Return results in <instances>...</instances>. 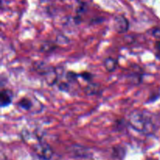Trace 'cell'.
I'll list each match as a JSON object with an SVG mask.
<instances>
[{"label": "cell", "instance_id": "5bb4252c", "mask_svg": "<svg viewBox=\"0 0 160 160\" xmlns=\"http://www.w3.org/2000/svg\"><path fill=\"white\" fill-rule=\"evenodd\" d=\"M115 128L117 131L121 132L123 130L129 126V123H128V120H126L124 119H118L116 120L115 122Z\"/></svg>", "mask_w": 160, "mask_h": 160}, {"label": "cell", "instance_id": "7c38bea8", "mask_svg": "<svg viewBox=\"0 0 160 160\" xmlns=\"http://www.w3.org/2000/svg\"><path fill=\"white\" fill-rule=\"evenodd\" d=\"M16 105L18 108L23 111H31L33 108V102L29 97H23L16 103Z\"/></svg>", "mask_w": 160, "mask_h": 160}, {"label": "cell", "instance_id": "4fadbf2b", "mask_svg": "<svg viewBox=\"0 0 160 160\" xmlns=\"http://www.w3.org/2000/svg\"><path fill=\"white\" fill-rule=\"evenodd\" d=\"M64 78L70 84H71V83H78L79 75H78V73L73 72V71H67V72H65Z\"/></svg>", "mask_w": 160, "mask_h": 160}, {"label": "cell", "instance_id": "6da1fadb", "mask_svg": "<svg viewBox=\"0 0 160 160\" xmlns=\"http://www.w3.org/2000/svg\"><path fill=\"white\" fill-rule=\"evenodd\" d=\"M128 123L133 130L145 135H151L156 131V125L148 113L145 111L134 110L128 117Z\"/></svg>", "mask_w": 160, "mask_h": 160}, {"label": "cell", "instance_id": "9a60e30c", "mask_svg": "<svg viewBox=\"0 0 160 160\" xmlns=\"http://www.w3.org/2000/svg\"><path fill=\"white\" fill-rule=\"evenodd\" d=\"M79 75V78H82L84 81L88 82V83H92V79L94 78V75L90 72H82L78 73Z\"/></svg>", "mask_w": 160, "mask_h": 160}, {"label": "cell", "instance_id": "8fae6325", "mask_svg": "<svg viewBox=\"0 0 160 160\" xmlns=\"http://www.w3.org/2000/svg\"><path fill=\"white\" fill-rule=\"evenodd\" d=\"M103 66L105 69L109 73H112L115 72L118 66L119 61L117 58L112 57V56H108L103 60Z\"/></svg>", "mask_w": 160, "mask_h": 160}, {"label": "cell", "instance_id": "9c48e42d", "mask_svg": "<svg viewBox=\"0 0 160 160\" xmlns=\"http://www.w3.org/2000/svg\"><path fill=\"white\" fill-rule=\"evenodd\" d=\"M59 47V45L56 43V42H52L50 40H45L41 43L39 45V52L45 54H49V53H53L56 49Z\"/></svg>", "mask_w": 160, "mask_h": 160}, {"label": "cell", "instance_id": "52a82bcc", "mask_svg": "<svg viewBox=\"0 0 160 160\" xmlns=\"http://www.w3.org/2000/svg\"><path fill=\"white\" fill-rule=\"evenodd\" d=\"M43 78L48 86H53L57 84L59 77L56 72V67L51 66L46 72V73L43 75Z\"/></svg>", "mask_w": 160, "mask_h": 160}, {"label": "cell", "instance_id": "ac0fdd59", "mask_svg": "<svg viewBox=\"0 0 160 160\" xmlns=\"http://www.w3.org/2000/svg\"><path fill=\"white\" fill-rule=\"evenodd\" d=\"M155 50H156V57L160 61V40H157L154 43Z\"/></svg>", "mask_w": 160, "mask_h": 160}, {"label": "cell", "instance_id": "30bf717a", "mask_svg": "<svg viewBox=\"0 0 160 160\" xmlns=\"http://www.w3.org/2000/svg\"><path fill=\"white\" fill-rule=\"evenodd\" d=\"M127 155V148L122 144H117L112 147V158L116 160H123Z\"/></svg>", "mask_w": 160, "mask_h": 160}, {"label": "cell", "instance_id": "277c9868", "mask_svg": "<svg viewBox=\"0 0 160 160\" xmlns=\"http://www.w3.org/2000/svg\"><path fill=\"white\" fill-rule=\"evenodd\" d=\"M112 28L114 31L118 34H124L129 30L130 22L125 16L117 15L113 19Z\"/></svg>", "mask_w": 160, "mask_h": 160}, {"label": "cell", "instance_id": "ba28073f", "mask_svg": "<svg viewBox=\"0 0 160 160\" xmlns=\"http://www.w3.org/2000/svg\"><path fill=\"white\" fill-rule=\"evenodd\" d=\"M84 93L88 96H100L103 92V89L99 83H89L83 89Z\"/></svg>", "mask_w": 160, "mask_h": 160}, {"label": "cell", "instance_id": "e0dca14e", "mask_svg": "<svg viewBox=\"0 0 160 160\" xmlns=\"http://www.w3.org/2000/svg\"><path fill=\"white\" fill-rule=\"evenodd\" d=\"M159 97H160V93H152L151 95L148 97V98L147 99V100L145 101V104L154 103V102L156 101Z\"/></svg>", "mask_w": 160, "mask_h": 160}, {"label": "cell", "instance_id": "7a4b0ae2", "mask_svg": "<svg viewBox=\"0 0 160 160\" xmlns=\"http://www.w3.org/2000/svg\"><path fill=\"white\" fill-rule=\"evenodd\" d=\"M31 149L36 156L41 160H51L54 155V151L51 145L43 141L32 146Z\"/></svg>", "mask_w": 160, "mask_h": 160}, {"label": "cell", "instance_id": "3957f363", "mask_svg": "<svg viewBox=\"0 0 160 160\" xmlns=\"http://www.w3.org/2000/svg\"><path fill=\"white\" fill-rule=\"evenodd\" d=\"M20 136L25 144L31 146L35 145L38 143L42 141V136L36 131H31L28 129L23 128L20 132Z\"/></svg>", "mask_w": 160, "mask_h": 160}, {"label": "cell", "instance_id": "2e32d148", "mask_svg": "<svg viewBox=\"0 0 160 160\" xmlns=\"http://www.w3.org/2000/svg\"><path fill=\"white\" fill-rule=\"evenodd\" d=\"M148 32L152 37L160 39V27H153L149 29Z\"/></svg>", "mask_w": 160, "mask_h": 160}, {"label": "cell", "instance_id": "5b68a950", "mask_svg": "<svg viewBox=\"0 0 160 160\" xmlns=\"http://www.w3.org/2000/svg\"><path fill=\"white\" fill-rule=\"evenodd\" d=\"M144 71L139 66L135 67L133 71H131L128 75V78L131 85L134 86H139L143 82L144 78Z\"/></svg>", "mask_w": 160, "mask_h": 160}, {"label": "cell", "instance_id": "8992f818", "mask_svg": "<svg viewBox=\"0 0 160 160\" xmlns=\"http://www.w3.org/2000/svg\"><path fill=\"white\" fill-rule=\"evenodd\" d=\"M14 93L11 89L5 88L0 91V106L2 108H6L9 106L12 103Z\"/></svg>", "mask_w": 160, "mask_h": 160}]
</instances>
